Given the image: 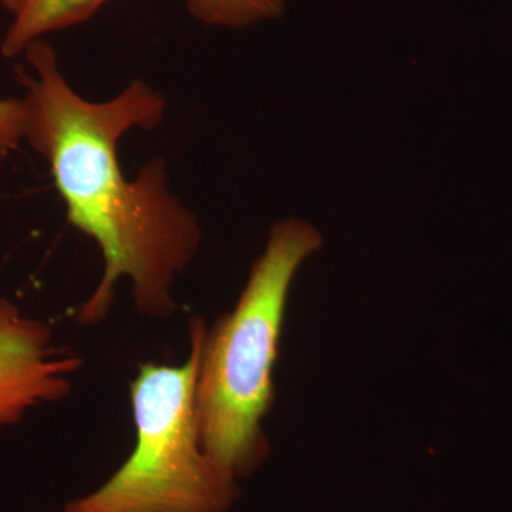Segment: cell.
Instances as JSON below:
<instances>
[{"label":"cell","instance_id":"obj_3","mask_svg":"<svg viewBox=\"0 0 512 512\" xmlns=\"http://www.w3.org/2000/svg\"><path fill=\"white\" fill-rule=\"evenodd\" d=\"M204 320H190L181 365L143 363L130 384L136 444L123 466L64 512H228L238 480L202 447L195 413Z\"/></svg>","mask_w":512,"mask_h":512},{"label":"cell","instance_id":"obj_4","mask_svg":"<svg viewBox=\"0 0 512 512\" xmlns=\"http://www.w3.org/2000/svg\"><path fill=\"white\" fill-rule=\"evenodd\" d=\"M83 362L56 345L52 328L0 298V429L66 399Z\"/></svg>","mask_w":512,"mask_h":512},{"label":"cell","instance_id":"obj_1","mask_svg":"<svg viewBox=\"0 0 512 512\" xmlns=\"http://www.w3.org/2000/svg\"><path fill=\"white\" fill-rule=\"evenodd\" d=\"M23 56L28 67L19 66L16 79L25 89V141L49 164L67 221L96 242L103 258V275L77 322L106 320L121 279L141 315L171 318L178 309L175 284L200 252L201 225L170 190L163 158L148 161L130 180L117 153L128 131L160 126L167 101L144 80L109 100H87L64 77L45 40Z\"/></svg>","mask_w":512,"mask_h":512},{"label":"cell","instance_id":"obj_8","mask_svg":"<svg viewBox=\"0 0 512 512\" xmlns=\"http://www.w3.org/2000/svg\"><path fill=\"white\" fill-rule=\"evenodd\" d=\"M12 2H13V0H0V3H2L3 8L8 10V12H9L10 8H12Z\"/></svg>","mask_w":512,"mask_h":512},{"label":"cell","instance_id":"obj_5","mask_svg":"<svg viewBox=\"0 0 512 512\" xmlns=\"http://www.w3.org/2000/svg\"><path fill=\"white\" fill-rule=\"evenodd\" d=\"M109 0H13L9 28L0 45L6 59L23 55L26 47L46 35L74 28L92 19Z\"/></svg>","mask_w":512,"mask_h":512},{"label":"cell","instance_id":"obj_2","mask_svg":"<svg viewBox=\"0 0 512 512\" xmlns=\"http://www.w3.org/2000/svg\"><path fill=\"white\" fill-rule=\"evenodd\" d=\"M323 237L301 218L269 231L237 305L202 340L195 413L202 447L241 480L269 454L262 423L275 402L274 370L293 279Z\"/></svg>","mask_w":512,"mask_h":512},{"label":"cell","instance_id":"obj_6","mask_svg":"<svg viewBox=\"0 0 512 512\" xmlns=\"http://www.w3.org/2000/svg\"><path fill=\"white\" fill-rule=\"evenodd\" d=\"M198 22L217 28L245 29L281 18L286 0H185Z\"/></svg>","mask_w":512,"mask_h":512},{"label":"cell","instance_id":"obj_7","mask_svg":"<svg viewBox=\"0 0 512 512\" xmlns=\"http://www.w3.org/2000/svg\"><path fill=\"white\" fill-rule=\"evenodd\" d=\"M25 141V109L22 99H0V160Z\"/></svg>","mask_w":512,"mask_h":512}]
</instances>
